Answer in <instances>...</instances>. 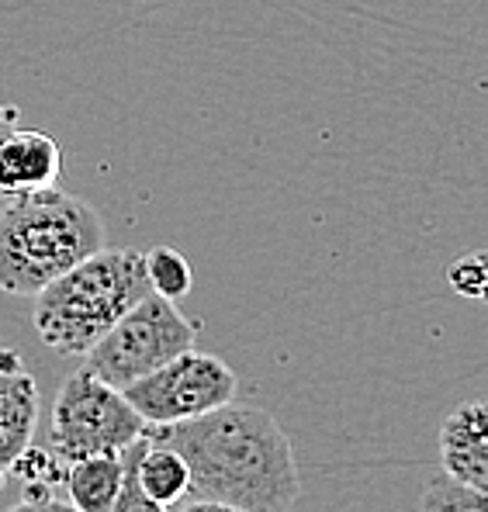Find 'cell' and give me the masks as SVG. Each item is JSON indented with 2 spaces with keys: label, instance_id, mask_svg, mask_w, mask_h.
Segmentation results:
<instances>
[{
  "label": "cell",
  "instance_id": "obj_17",
  "mask_svg": "<svg viewBox=\"0 0 488 512\" xmlns=\"http://www.w3.org/2000/svg\"><path fill=\"white\" fill-rule=\"evenodd\" d=\"M174 512H243V509L229 506V502H219V499H205V495H184Z\"/></svg>",
  "mask_w": 488,
  "mask_h": 512
},
{
  "label": "cell",
  "instance_id": "obj_3",
  "mask_svg": "<svg viewBox=\"0 0 488 512\" xmlns=\"http://www.w3.org/2000/svg\"><path fill=\"white\" fill-rule=\"evenodd\" d=\"M149 291L139 250H97L32 295L35 333L63 357H84Z\"/></svg>",
  "mask_w": 488,
  "mask_h": 512
},
{
  "label": "cell",
  "instance_id": "obj_18",
  "mask_svg": "<svg viewBox=\"0 0 488 512\" xmlns=\"http://www.w3.org/2000/svg\"><path fill=\"white\" fill-rule=\"evenodd\" d=\"M18 118H21V111L14 108V104H0V135H4L7 128L18 125Z\"/></svg>",
  "mask_w": 488,
  "mask_h": 512
},
{
  "label": "cell",
  "instance_id": "obj_10",
  "mask_svg": "<svg viewBox=\"0 0 488 512\" xmlns=\"http://www.w3.org/2000/svg\"><path fill=\"white\" fill-rule=\"evenodd\" d=\"M63 481L77 512H108L122 485V454H90L70 461Z\"/></svg>",
  "mask_w": 488,
  "mask_h": 512
},
{
  "label": "cell",
  "instance_id": "obj_15",
  "mask_svg": "<svg viewBox=\"0 0 488 512\" xmlns=\"http://www.w3.org/2000/svg\"><path fill=\"white\" fill-rule=\"evenodd\" d=\"M447 281L457 295L464 298H482L488 291V263L485 253H468V256H457L454 263L447 267Z\"/></svg>",
  "mask_w": 488,
  "mask_h": 512
},
{
  "label": "cell",
  "instance_id": "obj_16",
  "mask_svg": "<svg viewBox=\"0 0 488 512\" xmlns=\"http://www.w3.org/2000/svg\"><path fill=\"white\" fill-rule=\"evenodd\" d=\"M7 512H77V509H73L70 502H56L49 492H42V495H32V499L18 502V506H11Z\"/></svg>",
  "mask_w": 488,
  "mask_h": 512
},
{
  "label": "cell",
  "instance_id": "obj_12",
  "mask_svg": "<svg viewBox=\"0 0 488 512\" xmlns=\"http://www.w3.org/2000/svg\"><path fill=\"white\" fill-rule=\"evenodd\" d=\"M419 512H488V495L482 488H471L464 481L450 478L447 471H440L426 481Z\"/></svg>",
  "mask_w": 488,
  "mask_h": 512
},
{
  "label": "cell",
  "instance_id": "obj_1",
  "mask_svg": "<svg viewBox=\"0 0 488 512\" xmlns=\"http://www.w3.org/2000/svg\"><path fill=\"white\" fill-rule=\"evenodd\" d=\"M187 464V495L219 499L243 512H288L302 495L288 433L264 409L232 402L174 426H146Z\"/></svg>",
  "mask_w": 488,
  "mask_h": 512
},
{
  "label": "cell",
  "instance_id": "obj_2",
  "mask_svg": "<svg viewBox=\"0 0 488 512\" xmlns=\"http://www.w3.org/2000/svg\"><path fill=\"white\" fill-rule=\"evenodd\" d=\"M97 250H104L101 215L59 187L7 198L0 208V291L7 295H35Z\"/></svg>",
  "mask_w": 488,
  "mask_h": 512
},
{
  "label": "cell",
  "instance_id": "obj_11",
  "mask_svg": "<svg viewBox=\"0 0 488 512\" xmlns=\"http://www.w3.org/2000/svg\"><path fill=\"white\" fill-rule=\"evenodd\" d=\"M135 478H139L142 492L160 506H174L187 495V464L167 443L149 440L146 433L139 436V450H135Z\"/></svg>",
  "mask_w": 488,
  "mask_h": 512
},
{
  "label": "cell",
  "instance_id": "obj_7",
  "mask_svg": "<svg viewBox=\"0 0 488 512\" xmlns=\"http://www.w3.org/2000/svg\"><path fill=\"white\" fill-rule=\"evenodd\" d=\"M39 426V384L14 350H0V474L18 468Z\"/></svg>",
  "mask_w": 488,
  "mask_h": 512
},
{
  "label": "cell",
  "instance_id": "obj_13",
  "mask_svg": "<svg viewBox=\"0 0 488 512\" xmlns=\"http://www.w3.org/2000/svg\"><path fill=\"white\" fill-rule=\"evenodd\" d=\"M142 260H146L149 288H153L156 295L177 301L191 291V263H187L177 250H170V246H156V250L142 253Z\"/></svg>",
  "mask_w": 488,
  "mask_h": 512
},
{
  "label": "cell",
  "instance_id": "obj_5",
  "mask_svg": "<svg viewBox=\"0 0 488 512\" xmlns=\"http://www.w3.org/2000/svg\"><path fill=\"white\" fill-rule=\"evenodd\" d=\"M146 433V419L132 402L87 367L59 384L52 402V454L59 461H80L90 454H122Z\"/></svg>",
  "mask_w": 488,
  "mask_h": 512
},
{
  "label": "cell",
  "instance_id": "obj_8",
  "mask_svg": "<svg viewBox=\"0 0 488 512\" xmlns=\"http://www.w3.org/2000/svg\"><path fill=\"white\" fill-rule=\"evenodd\" d=\"M63 173V149L39 128H7L0 135V198L56 187Z\"/></svg>",
  "mask_w": 488,
  "mask_h": 512
},
{
  "label": "cell",
  "instance_id": "obj_9",
  "mask_svg": "<svg viewBox=\"0 0 488 512\" xmlns=\"http://www.w3.org/2000/svg\"><path fill=\"white\" fill-rule=\"evenodd\" d=\"M440 471L488 492V409L482 398L457 405L440 426Z\"/></svg>",
  "mask_w": 488,
  "mask_h": 512
},
{
  "label": "cell",
  "instance_id": "obj_6",
  "mask_svg": "<svg viewBox=\"0 0 488 512\" xmlns=\"http://www.w3.org/2000/svg\"><path fill=\"white\" fill-rule=\"evenodd\" d=\"M236 391L239 378L232 374V367L222 357L198 353L191 346L163 367H156L153 374L122 388V395L146 419V426H174L232 402Z\"/></svg>",
  "mask_w": 488,
  "mask_h": 512
},
{
  "label": "cell",
  "instance_id": "obj_14",
  "mask_svg": "<svg viewBox=\"0 0 488 512\" xmlns=\"http://www.w3.org/2000/svg\"><path fill=\"white\" fill-rule=\"evenodd\" d=\"M135 450H139V440L122 450V485H118V495L108 512H167V506H160L142 492L139 478H135Z\"/></svg>",
  "mask_w": 488,
  "mask_h": 512
},
{
  "label": "cell",
  "instance_id": "obj_4",
  "mask_svg": "<svg viewBox=\"0 0 488 512\" xmlns=\"http://www.w3.org/2000/svg\"><path fill=\"white\" fill-rule=\"evenodd\" d=\"M194 336H198V326L180 315L174 301L149 291L84 353V367L122 391L174 360L177 353L191 350Z\"/></svg>",
  "mask_w": 488,
  "mask_h": 512
}]
</instances>
